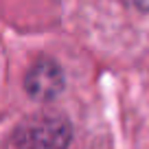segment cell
<instances>
[{"mask_svg":"<svg viewBox=\"0 0 149 149\" xmlns=\"http://www.w3.org/2000/svg\"><path fill=\"white\" fill-rule=\"evenodd\" d=\"M72 127L68 118L53 112H40L24 118L13 132L15 149H68Z\"/></svg>","mask_w":149,"mask_h":149,"instance_id":"obj_1","label":"cell"},{"mask_svg":"<svg viewBox=\"0 0 149 149\" xmlns=\"http://www.w3.org/2000/svg\"><path fill=\"white\" fill-rule=\"evenodd\" d=\"M29 97L35 101H51L64 90V72L53 59H40L31 66L24 79Z\"/></svg>","mask_w":149,"mask_h":149,"instance_id":"obj_2","label":"cell"}]
</instances>
